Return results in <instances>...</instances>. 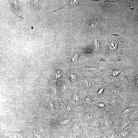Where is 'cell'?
<instances>
[{
	"mask_svg": "<svg viewBox=\"0 0 138 138\" xmlns=\"http://www.w3.org/2000/svg\"><path fill=\"white\" fill-rule=\"evenodd\" d=\"M68 95L67 100L73 103L78 105L82 97L80 93L76 90H73L70 92Z\"/></svg>",
	"mask_w": 138,
	"mask_h": 138,
	"instance_id": "cell-8",
	"label": "cell"
},
{
	"mask_svg": "<svg viewBox=\"0 0 138 138\" xmlns=\"http://www.w3.org/2000/svg\"><path fill=\"white\" fill-rule=\"evenodd\" d=\"M85 69L87 71H93L96 70V68L92 67H87L85 68Z\"/></svg>",
	"mask_w": 138,
	"mask_h": 138,
	"instance_id": "cell-12",
	"label": "cell"
},
{
	"mask_svg": "<svg viewBox=\"0 0 138 138\" xmlns=\"http://www.w3.org/2000/svg\"><path fill=\"white\" fill-rule=\"evenodd\" d=\"M59 102L58 116L60 114H64L73 118L79 117L81 110L78 105L71 103L67 99L59 100Z\"/></svg>",
	"mask_w": 138,
	"mask_h": 138,
	"instance_id": "cell-1",
	"label": "cell"
},
{
	"mask_svg": "<svg viewBox=\"0 0 138 138\" xmlns=\"http://www.w3.org/2000/svg\"><path fill=\"white\" fill-rule=\"evenodd\" d=\"M87 125L82 121L79 117L73 118L68 129L77 136H80L87 128Z\"/></svg>",
	"mask_w": 138,
	"mask_h": 138,
	"instance_id": "cell-4",
	"label": "cell"
},
{
	"mask_svg": "<svg viewBox=\"0 0 138 138\" xmlns=\"http://www.w3.org/2000/svg\"><path fill=\"white\" fill-rule=\"evenodd\" d=\"M103 88H100L98 91V95L101 94L103 92Z\"/></svg>",
	"mask_w": 138,
	"mask_h": 138,
	"instance_id": "cell-14",
	"label": "cell"
},
{
	"mask_svg": "<svg viewBox=\"0 0 138 138\" xmlns=\"http://www.w3.org/2000/svg\"><path fill=\"white\" fill-rule=\"evenodd\" d=\"M84 85H85V88L88 89H90L91 87V85L89 83L87 80H85L84 81Z\"/></svg>",
	"mask_w": 138,
	"mask_h": 138,
	"instance_id": "cell-10",
	"label": "cell"
},
{
	"mask_svg": "<svg viewBox=\"0 0 138 138\" xmlns=\"http://www.w3.org/2000/svg\"><path fill=\"white\" fill-rule=\"evenodd\" d=\"M73 118L67 115L60 114L56 118L55 123L64 131L69 128Z\"/></svg>",
	"mask_w": 138,
	"mask_h": 138,
	"instance_id": "cell-6",
	"label": "cell"
},
{
	"mask_svg": "<svg viewBox=\"0 0 138 138\" xmlns=\"http://www.w3.org/2000/svg\"><path fill=\"white\" fill-rule=\"evenodd\" d=\"M137 119H138V116H137Z\"/></svg>",
	"mask_w": 138,
	"mask_h": 138,
	"instance_id": "cell-16",
	"label": "cell"
},
{
	"mask_svg": "<svg viewBox=\"0 0 138 138\" xmlns=\"http://www.w3.org/2000/svg\"><path fill=\"white\" fill-rule=\"evenodd\" d=\"M64 132V138H80L69 130L67 129Z\"/></svg>",
	"mask_w": 138,
	"mask_h": 138,
	"instance_id": "cell-9",
	"label": "cell"
},
{
	"mask_svg": "<svg viewBox=\"0 0 138 138\" xmlns=\"http://www.w3.org/2000/svg\"><path fill=\"white\" fill-rule=\"evenodd\" d=\"M44 111L49 115L56 118L58 116L59 100H52L49 98H44L41 102Z\"/></svg>",
	"mask_w": 138,
	"mask_h": 138,
	"instance_id": "cell-2",
	"label": "cell"
},
{
	"mask_svg": "<svg viewBox=\"0 0 138 138\" xmlns=\"http://www.w3.org/2000/svg\"><path fill=\"white\" fill-rule=\"evenodd\" d=\"M55 78H60L61 76V74L60 73H56L55 75Z\"/></svg>",
	"mask_w": 138,
	"mask_h": 138,
	"instance_id": "cell-15",
	"label": "cell"
},
{
	"mask_svg": "<svg viewBox=\"0 0 138 138\" xmlns=\"http://www.w3.org/2000/svg\"><path fill=\"white\" fill-rule=\"evenodd\" d=\"M120 72L117 70L114 71L112 73V74L113 76L117 75Z\"/></svg>",
	"mask_w": 138,
	"mask_h": 138,
	"instance_id": "cell-13",
	"label": "cell"
},
{
	"mask_svg": "<svg viewBox=\"0 0 138 138\" xmlns=\"http://www.w3.org/2000/svg\"><path fill=\"white\" fill-rule=\"evenodd\" d=\"M95 103L92 97L89 95H85L82 97L78 105L80 110L93 108Z\"/></svg>",
	"mask_w": 138,
	"mask_h": 138,
	"instance_id": "cell-7",
	"label": "cell"
},
{
	"mask_svg": "<svg viewBox=\"0 0 138 138\" xmlns=\"http://www.w3.org/2000/svg\"><path fill=\"white\" fill-rule=\"evenodd\" d=\"M71 79L72 80H75L77 78V77L76 75L73 74H71L70 75Z\"/></svg>",
	"mask_w": 138,
	"mask_h": 138,
	"instance_id": "cell-11",
	"label": "cell"
},
{
	"mask_svg": "<svg viewBox=\"0 0 138 138\" xmlns=\"http://www.w3.org/2000/svg\"><path fill=\"white\" fill-rule=\"evenodd\" d=\"M79 117L82 121L87 125H89L96 119V113L93 108L80 110Z\"/></svg>",
	"mask_w": 138,
	"mask_h": 138,
	"instance_id": "cell-3",
	"label": "cell"
},
{
	"mask_svg": "<svg viewBox=\"0 0 138 138\" xmlns=\"http://www.w3.org/2000/svg\"><path fill=\"white\" fill-rule=\"evenodd\" d=\"M32 130V131L42 134L46 138H48L44 115L41 117H35L34 123Z\"/></svg>",
	"mask_w": 138,
	"mask_h": 138,
	"instance_id": "cell-5",
	"label": "cell"
}]
</instances>
